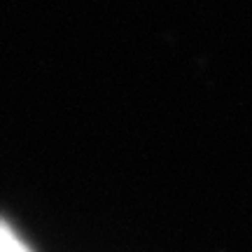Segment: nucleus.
<instances>
[{"mask_svg":"<svg viewBox=\"0 0 252 252\" xmlns=\"http://www.w3.org/2000/svg\"><path fill=\"white\" fill-rule=\"evenodd\" d=\"M0 252H31V248L14 234L5 220H0Z\"/></svg>","mask_w":252,"mask_h":252,"instance_id":"nucleus-1","label":"nucleus"}]
</instances>
